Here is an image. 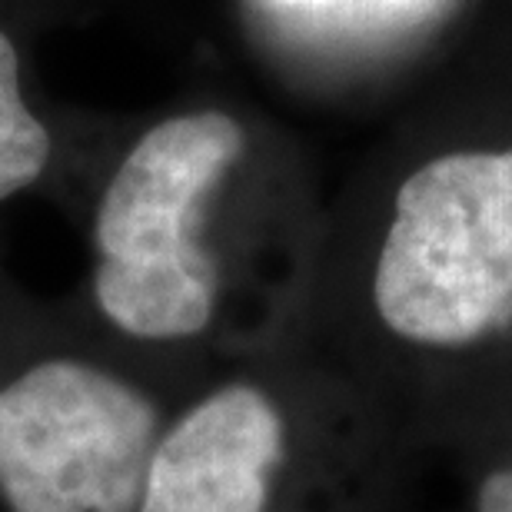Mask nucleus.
<instances>
[{"label": "nucleus", "mask_w": 512, "mask_h": 512, "mask_svg": "<svg viewBox=\"0 0 512 512\" xmlns=\"http://www.w3.org/2000/svg\"><path fill=\"white\" fill-rule=\"evenodd\" d=\"M243 150L230 114L193 110L150 127L114 170L94 220V300L120 333L170 343L210 326L220 273L200 223Z\"/></svg>", "instance_id": "obj_1"}, {"label": "nucleus", "mask_w": 512, "mask_h": 512, "mask_svg": "<svg viewBox=\"0 0 512 512\" xmlns=\"http://www.w3.org/2000/svg\"><path fill=\"white\" fill-rule=\"evenodd\" d=\"M373 303L419 346H469L499 326L512 306V147L443 153L399 183Z\"/></svg>", "instance_id": "obj_2"}, {"label": "nucleus", "mask_w": 512, "mask_h": 512, "mask_svg": "<svg viewBox=\"0 0 512 512\" xmlns=\"http://www.w3.org/2000/svg\"><path fill=\"white\" fill-rule=\"evenodd\" d=\"M157 409L80 360L30 366L0 389V496L10 512H137Z\"/></svg>", "instance_id": "obj_3"}, {"label": "nucleus", "mask_w": 512, "mask_h": 512, "mask_svg": "<svg viewBox=\"0 0 512 512\" xmlns=\"http://www.w3.org/2000/svg\"><path fill=\"white\" fill-rule=\"evenodd\" d=\"M286 429L263 389L233 383L157 439L137 512H266Z\"/></svg>", "instance_id": "obj_4"}, {"label": "nucleus", "mask_w": 512, "mask_h": 512, "mask_svg": "<svg viewBox=\"0 0 512 512\" xmlns=\"http://www.w3.org/2000/svg\"><path fill=\"white\" fill-rule=\"evenodd\" d=\"M54 157V137L27 104L20 50L0 27V203L44 177Z\"/></svg>", "instance_id": "obj_5"}, {"label": "nucleus", "mask_w": 512, "mask_h": 512, "mask_svg": "<svg viewBox=\"0 0 512 512\" xmlns=\"http://www.w3.org/2000/svg\"><path fill=\"white\" fill-rule=\"evenodd\" d=\"M476 512H512V466L496 469L479 483Z\"/></svg>", "instance_id": "obj_6"}, {"label": "nucleus", "mask_w": 512, "mask_h": 512, "mask_svg": "<svg viewBox=\"0 0 512 512\" xmlns=\"http://www.w3.org/2000/svg\"><path fill=\"white\" fill-rule=\"evenodd\" d=\"M286 4H323V0H286Z\"/></svg>", "instance_id": "obj_7"}]
</instances>
